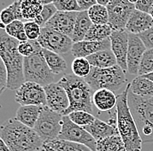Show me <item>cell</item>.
I'll list each match as a JSON object with an SVG mask.
<instances>
[{"label": "cell", "mask_w": 153, "mask_h": 151, "mask_svg": "<svg viewBox=\"0 0 153 151\" xmlns=\"http://www.w3.org/2000/svg\"><path fill=\"white\" fill-rule=\"evenodd\" d=\"M153 72V49L146 50L144 52L139 69H138V76H144Z\"/></svg>", "instance_id": "obj_36"}, {"label": "cell", "mask_w": 153, "mask_h": 151, "mask_svg": "<svg viewBox=\"0 0 153 151\" xmlns=\"http://www.w3.org/2000/svg\"><path fill=\"white\" fill-rule=\"evenodd\" d=\"M138 37L141 38L147 50L153 49V25L146 31L139 34Z\"/></svg>", "instance_id": "obj_40"}, {"label": "cell", "mask_w": 153, "mask_h": 151, "mask_svg": "<svg viewBox=\"0 0 153 151\" xmlns=\"http://www.w3.org/2000/svg\"><path fill=\"white\" fill-rule=\"evenodd\" d=\"M5 32L12 38H16L19 42L28 41V38L25 30V23L21 20H16L6 25L4 29Z\"/></svg>", "instance_id": "obj_32"}, {"label": "cell", "mask_w": 153, "mask_h": 151, "mask_svg": "<svg viewBox=\"0 0 153 151\" xmlns=\"http://www.w3.org/2000/svg\"><path fill=\"white\" fill-rule=\"evenodd\" d=\"M44 146L53 151H92L84 144L59 139L45 142Z\"/></svg>", "instance_id": "obj_25"}, {"label": "cell", "mask_w": 153, "mask_h": 151, "mask_svg": "<svg viewBox=\"0 0 153 151\" xmlns=\"http://www.w3.org/2000/svg\"><path fill=\"white\" fill-rule=\"evenodd\" d=\"M53 4L59 11H81L76 0H54Z\"/></svg>", "instance_id": "obj_38"}, {"label": "cell", "mask_w": 153, "mask_h": 151, "mask_svg": "<svg viewBox=\"0 0 153 151\" xmlns=\"http://www.w3.org/2000/svg\"><path fill=\"white\" fill-rule=\"evenodd\" d=\"M149 14H150V15L152 16V18L153 19V6H152V8L151 9V10H150V13H149Z\"/></svg>", "instance_id": "obj_49"}, {"label": "cell", "mask_w": 153, "mask_h": 151, "mask_svg": "<svg viewBox=\"0 0 153 151\" xmlns=\"http://www.w3.org/2000/svg\"><path fill=\"white\" fill-rule=\"evenodd\" d=\"M109 23L112 31L125 30L128 20L135 10V4L129 0H111L106 6Z\"/></svg>", "instance_id": "obj_11"}, {"label": "cell", "mask_w": 153, "mask_h": 151, "mask_svg": "<svg viewBox=\"0 0 153 151\" xmlns=\"http://www.w3.org/2000/svg\"><path fill=\"white\" fill-rule=\"evenodd\" d=\"M84 129L95 138L97 142L114 135H119L117 125L110 124L98 118H96L93 123L84 127Z\"/></svg>", "instance_id": "obj_20"}, {"label": "cell", "mask_w": 153, "mask_h": 151, "mask_svg": "<svg viewBox=\"0 0 153 151\" xmlns=\"http://www.w3.org/2000/svg\"><path fill=\"white\" fill-rule=\"evenodd\" d=\"M7 81H8L7 70L4 62L2 61L0 64V92L1 93H3L4 90L7 88Z\"/></svg>", "instance_id": "obj_41"}, {"label": "cell", "mask_w": 153, "mask_h": 151, "mask_svg": "<svg viewBox=\"0 0 153 151\" xmlns=\"http://www.w3.org/2000/svg\"><path fill=\"white\" fill-rule=\"evenodd\" d=\"M44 5L38 0L21 1V12L25 22L34 21L42 12Z\"/></svg>", "instance_id": "obj_27"}, {"label": "cell", "mask_w": 153, "mask_h": 151, "mask_svg": "<svg viewBox=\"0 0 153 151\" xmlns=\"http://www.w3.org/2000/svg\"><path fill=\"white\" fill-rule=\"evenodd\" d=\"M57 83L65 90L70 101V106L64 115H68L74 111H86L91 114L93 112L92 90L85 78L74 74H66Z\"/></svg>", "instance_id": "obj_4"}, {"label": "cell", "mask_w": 153, "mask_h": 151, "mask_svg": "<svg viewBox=\"0 0 153 151\" xmlns=\"http://www.w3.org/2000/svg\"><path fill=\"white\" fill-rule=\"evenodd\" d=\"M129 1H130V2H131V4H136L137 2V0H129Z\"/></svg>", "instance_id": "obj_50"}, {"label": "cell", "mask_w": 153, "mask_h": 151, "mask_svg": "<svg viewBox=\"0 0 153 151\" xmlns=\"http://www.w3.org/2000/svg\"><path fill=\"white\" fill-rule=\"evenodd\" d=\"M43 48L38 44V40H28L25 42H20L19 51L24 57H28L41 50Z\"/></svg>", "instance_id": "obj_35"}, {"label": "cell", "mask_w": 153, "mask_h": 151, "mask_svg": "<svg viewBox=\"0 0 153 151\" xmlns=\"http://www.w3.org/2000/svg\"><path fill=\"white\" fill-rule=\"evenodd\" d=\"M39 151H53L51 150H50V149H48V148H46V147H45L44 145H43V147L39 150Z\"/></svg>", "instance_id": "obj_48"}, {"label": "cell", "mask_w": 153, "mask_h": 151, "mask_svg": "<svg viewBox=\"0 0 153 151\" xmlns=\"http://www.w3.org/2000/svg\"><path fill=\"white\" fill-rule=\"evenodd\" d=\"M97 151H126L120 135H114L97 142Z\"/></svg>", "instance_id": "obj_28"}, {"label": "cell", "mask_w": 153, "mask_h": 151, "mask_svg": "<svg viewBox=\"0 0 153 151\" xmlns=\"http://www.w3.org/2000/svg\"><path fill=\"white\" fill-rule=\"evenodd\" d=\"M92 103L100 113L110 112L117 107V95L110 90H97L93 92Z\"/></svg>", "instance_id": "obj_19"}, {"label": "cell", "mask_w": 153, "mask_h": 151, "mask_svg": "<svg viewBox=\"0 0 153 151\" xmlns=\"http://www.w3.org/2000/svg\"><path fill=\"white\" fill-rule=\"evenodd\" d=\"M42 50L30 57H25L24 75L25 82L36 83L45 87L53 83L55 74L48 66Z\"/></svg>", "instance_id": "obj_7"}, {"label": "cell", "mask_w": 153, "mask_h": 151, "mask_svg": "<svg viewBox=\"0 0 153 151\" xmlns=\"http://www.w3.org/2000/svg\"><path fill=\"white\" fill-rule=\"evenodd\" d=\"M130 33L126 30L112 31L111 39V50L114 53L117 65L122 68L124 72L127 71V53L129 47Z\"/></svg>", "instance_id": "obj_14"}, {"label": "cell", "mask_w": 153, "mask_h": 151, "mask_svg": "<svg viewBox=\"0 0 153 151\" xmlns=\"http://www.w3.org/2000/svg\"><path fill=\"white\" fill-rule=\"evenodd\" d=\"M63 117L62 114L53 111L47 106L43 107L34 130L44 143L58 139L63 125Z\"/></svg>", "instance_id": "obj_8"}, {"label": "cell", "mask_w": 153, "mask_h": 151, "mask_svg": "<svg viewBox=\"0 0 153 151\" xmlns=\"http://www.w3.org/2000/svg\"><path fill=\"white\" fill-rule=\"evenodd\" d=\"M85 80L94 91L106 89L113 92L118 90L127 82L124 71L119 65L106 69L92 67L91 73Z\"/></svg>", "instance_id": "obj_6"}, {"label": "cell", "mask_w": 153, "mask_h": 151, "mask_svg": "<svg viewBox=\"0 0 153 151\" xmlns=\"http://www.w3.org/2000/svg\"><path fill=\"white\" fill-rule=\"evenodd\" d=\"M0 137L10 151H39L44 142L34 130L15 118L6 120L1 125Z\"/></svg>", "instance_id": "obj_1"}, {"label": "cell", "mask_w": 153, "mask_h": 151, "mask_svg": "<svg viewBox=\"0 0 153 151\" xmlns=\"http://www.w3.org/2000/svg\"><path fill=\"white\" fill-rule=\"evenodd\" d=\"M90 19L93 24H108L109 14L106 6L97 4L88 10Z\"/></svg>", "instance_id": "obj_31"}, {"label": "cell", "mask_w": 153, "mask_h": 151, "mask_svg": "<svg viewBox=\"0 0 153 151\" xmlns=\"http://www.w3.org/2000/svg\"><path fill=\"white\" fill-rule=\"evenodd\" d=\"M130 91L139 96H153V82L142 76H138L131 83Z\"/></svg>", "instance_id": "obj_24"}, {"label": "cell", "mask_w": 153, "mask_h": 151, "mask_svg": "<svg viewBox=\"0 0 153 151\" xmlns=\"http://www.w3.org/2000/svg\"><path fill=\"white\" fill-rule=\"evenodd\" d=\"M0 151H10L9 147L5 144L2 139H0Z\"/></svg>", "instance_id": "obj_44"}, {"label": "cell", "mask_w": 153, "mask_h": 151, "mask_svg": "<svg viewBox=\"0 0 153 151\" xmlns=\"http://www.w3.org/2000/svg\"><path fill=\"white\" fill-rule=\"evenodd\" d=\"M130 89L131 84L126 85L125 90L117 95V130L125 144L126 151H142L143 141L128 104Z\"/></svg>", "instance_id": "obj_3"}, {"label": "cell", "mask_w": 153, "mask_h": 151, "mask_svg": "<svg viewBox=\"0 0 153 151\" xmlns=\"http://www.w3.org/2000/svg\"><path fill=\"white\" fill-rule=\"evenodd\" d=\"M112 30L109 24H92L86 34L85 41L99 42L110 38Z\"/></svg>", "instance_id": "obj_29"}, {"label": "cell", "mask_w": 153, "mask_h": 151, "mask_svg": "<svg viewBox=\"0 0 153 151\" xmlns=\"http://www.w3.org/2000/svg\"><path fill=\"white\" fill-rule=\"evenodd\" d=\"M92 24H92L91 20L90 19L88 10L79 11L77 13L73 33L71 37L73 43L84 41L86 34L88 33L89 30L91 27Z\"/></svg>", "instance_id": "obj_22"}, {"label": "cell", "mask_w": 153, "mask_h": 151, "mask_svg": "<svg viewBox=\"0 0 153 151\" xmlns=\"http://www.w3.org/2000/svg\"><path fill=\"white\" fill-rule=\"evenodd\" d=\"M111 50V39H105L104 41H81L74 43L71 48V53L76 57H88L98 51Z\"/></svg>", "instance_id": "obj_17"}, {"label": "cell", "mask_w": 153, "mask_h": 151, "mask_svg": "<svg viewBox=\"0 0 153 151\" xmlns=\"http://www.w3.org/2000/svg\"><path fill=\"white\" fill-rule=\"evenodd\" d=\"M0 19L1 23L4 25H8L16 20L25 21L21 12V2H13L8 7L3 10L0 14Z\"/></svg>", "instance_id": "obj_30"}, {"label": "cell", "mask_w": 153, "mask_h": 151, "mask_svg": "<svg viewBox=\"0 0 153 151\" xmlns=\"http://www.w3.org/2000/svg\"><path fill=\"white\" fill-rule=\"evenodd\" d=\"M153 25V19L149 13L135 9L128 20L125 30L135 35H139L146 31Z\"/></svg>", "instance_id": "obj_18"}, {"label": "cell", "mask_w": 153, "mask_h": 151, "mask_svg": "<svg viewBox=\"0 0 153 151\" xmlns=\"http://www.w3.org/2000/svg\"><path fill=\"white\" fill-rule=\"evenodd\" d=\"M58 139L81 143L92 151H97V141L95 138L83 127L73 123L68 115H64L63 117V125Z\"/></svg>", "instance_id": "obj_9"}, {"label": "cell", "mask_w": 153, "mask_h": 151, "mask_svg": "<svg viewBox=\"0 0 153 151\" xmlns=\"http://www.w3.org/2000/svg\"><path fill=\"white\" fill-rule=\"evenodd\" d=\"M21 1H23V0H13V2H21Z\"/></svg>", "instance_id": "obj_51"}, {"label": "cell", "mask_w": 153, "mask_h": 151, "mask_svg": "<svg viewBox=\"0 0 153 151\" xmlns=\"http://www.w3.org/2000/svg\"><path fill=\"white\" fill-rule=\"evenodd\" d=\"M68 116L75 124L83 128L91 124L97 118L92 114L86 111H74L69 114Z\"/></svg>", "instance_id": "obj_34"}, {"label": "cell", "mask_w": 153, "mask_h": 151, "mask_svg": "<svg viewBox=\"0 0 153 151\" xmlns=\"http://www.w3.org/2000/svg\"><path fill=\"white\" fill-rule=\"evenodd\" d=\"M76 2L81 9V11L88 10L97 4V0H76Z\"/></svg>", "instance_id": "obj_43"}, {"label": "cell", "mask_w": 153, "mask_h": 151, "mask_svg": "<svg viewBox=\"0 0 153 151\" xmlns=\"http://www.w3.org/2000/svg\"><path fill=\"white\" fill-rule=\"evenodd\" d=\"M38 2H40L43 5H47V4H53L54 0H38Z\"/></svg>", "instance_id": "obj_46"}, {"label": "cell", "mask_w": 153, "mask_h": 151, "mask_svg": "<svg viewBox=\"0 0 153 151\" xmlns=\"http://www.w3.org/2000/svg\"><path fill=\"white\" fill-rule=\"evenodd\" d=\"M42 27L34 21H27L25 23V30L28 40H38L41 34Z\"/></svg>", "instance_id": "obj_39"}, {"label": "cell", "mask_w": 153, "mask_h": 151, "mask_svg": "<svg viewBox=\"0 0 153 151\" xmlns=\"http://www.w3.org/2000/svg\"><path fill=\"white\" fill-rule=\"evenodd\" d=\"M46 94V106L53 111L62 114L70 106V101L65 90L58 83H52L44 87Z\"/></svg>", "instance_id": "obj_13"}, {"label": "cell", "mask_w": 153, "mask_h": 151, "mask_svg": "<svg viewBox=\"0 0 153 151\" xmlns=\"http://www.w3.org/2000/svg\"><path fill=\"white\" fill-rule=\"evenodd\" d=\"M91 65L99 69H106L117 65V62L111 50L98 51L93 55L86 57Z\"/></svg>", "instance_id": "obj_23"}, {"label": "cell", "mask_w": 153, "mask_h": 151, "mask_svg": "<svg viewBox=\"0 0 153 151\" xmlns=\"http://www.w3.org/2000/svg\"><path fill=\"white\" fill-rule=\"evenodd\" d=\"M146 47L138 35L129 36V47L127 53V71L131 75H138V69Z\"/></svg>", "instance_id": "obj_15"}, {"label": "cell", "mask_w": 153, "mask_h": 151, "mask_svg": "<svg viewBox=\"0 0 153 151\" xmlns=\"http://www.w3.org/2000/svg\"><path fill=\"white\" fill-rule=\"evenodd\" d=\"M57 11V8L55 7V5L53 4L44 5L42 12L40 13V15L38 18L34 20V22H36L41 27H45L46 23L56 14Z\"/></svg>", "instance_id": "obj_37"}, {"label": "cell", "mask_w": 153, "mask_h": 151, "mask_svg": "<svg viewBox=\"0 0 153 151\" xmlns=\"http://www.w3.org/2000/svg\"><path fill=\"white\" fill-rule=\"evenodd\" d=\"M38 42L43 49L53 51L59 55L71 51L74 44L70 37L47 27H42Z\"/></svg>", "instance_id": "obj_10"}, {"label": "cell", "mask_w": 153, "mask_h": 151, "mask_svg": "<svg viewBox=\"0 0 153 151\" xmlns=\"http://www.w3.org/2000/svg\"><path fill=\"white\" fill-rule=\"evenodd\" d=\"M19 40L9 36L4 30L0 31V56L8 73L7 89L18 90L25 83L23 57L19 51Z\"/></svg>", "instance_id": "obj_2"}, {"label": "cell", "mask_w": 153, "mask_h": 151, "mask_svg": "<svg viewBox=\"0 0 153 151\" xmlns=\"http://www.w3.org/2000/svg\"><path fill=\"white\" fill-rule=\"evenodd\" d=\"M128 104L143 142H153V96L128 94Z\"/></svg>", "instance_id": "obj_5"}, {"label": "cell", "mask_w": 153, "mask_h": 151, "mask_svg": "<svg viewBox=\"0 0 153 151\" xmlns=\"http://www.w3.org/2000/svg\"><path fill=\"white\" fill-rule=\"evenodd\" d=\"M43 107L35 105L20 106L16 112L15 119L29 128L34 129Z\"/></svg>", "instance_id": "obj_21"}, {"label": "cell", "mask_w": 153, "mask_h": 151, "mask_svg": "<svg viewBox=\"0 0 153 151\" xmlns=\"http://www.w3.org/2000/svg\"><path fill=\"white\" fill-rule=\"evenodd\" d=\"M42 51L48 66L50 67V69L55 75L61 74L66 70L67 63L59 54L45 49H43Z\"/></svg>", "instance_id": "obj_26"}, {"label": "cell", "mask_w": 153, "mask_h": 151, "mask_svg": "<svg viewBox=\"0 0 153 151\" xmlns=\"http://www.w3.org/2000/svg\"><path fill=\"white\" fill-rule=\"evenodd\" d=\"M15 100L20 106H46V94L44 87L32 82H25L16 90Z\"/></svg>", "instance_id": "obj_12"}, {"label": "cell", "mask_w": 153, "mask_h": 151, "mask_svg": "<svg viewBox=\"0 0 153 151\" xmlns=\"http://www.w3.org/2000/svg\"><path fill=\"white\" fill-rule=\"evenodd\" d=\"M77 13L76 11H59L46 23L45 27L52 29L68 37H71L75 26Z\"/></svg>", "instance_id": "obj_16"}, {"label": "cell", "mask_w": 153, "mask_h": 151, "mask_svg": "<svg viewBox=\"0 0 153 151\" xmlns=\"http://www.w3.org/2000/svg\"><path fill=\"white\" fill-rule=\"evenodd\" d=\"M142 76H143V77H145V78H147V79H149V80H151V81L153 82V72L150 73V74H147V75Z\"/></svg>", "instance_id": "obj_47"}, {"label": "cell", "mask_w": 153, "mask_h": 151, "mask_svg": "<svg viewBox=\"0 0 153 151\" xmlns=\"http://www.w3.org/2000/svg\"><path fill=\"white\" fill-rule=\"evenodd\" d=\"M111 1V0H97V3L98 4H101V5H104V6H107L110 4Z\"/></svg>", "instance_id": "obj_45"}, {"label": "cell", "mask_w": 153, "mask_h": 151, "mask_svg": "<svg viewBox=\"0 0 153 151\" xmlns=\"http://www.w3.org/2000/svg\"><path fill=\"white\" fill-rule=\"evenodd\" d=\"M153 6V0H137L135 4V8L137 10L145 13H150V10Z\"/></svg>", "instance_id": "obj_42"}, {"label": "cell", "mask_w": 153, "mask_h": 151, "mask_svg": "<svg viewBox=\"0 0 153 151\" xmlns=\"http://www.w3.org/2000/svg\"><path fill=\"white\" fill-rule=\"evenodd\" d=\"M91 68L92 66L87 58L85 57H76L71 64V70L73 74L81 78H85L91 73Z\"/></svg>", "instance_id": "obj_33"}]
</instances>
